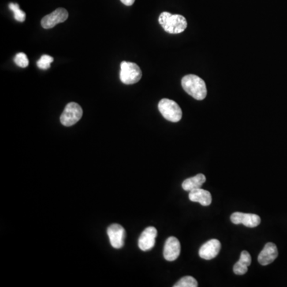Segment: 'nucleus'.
I'll return each mask as SVG.
<instances>
[{"label": "nucleus", "instance_id": "obj_1", "mask_svg": "<svg viewBox=\"0 0 287 287\" xmlns=\"http://www.w3.org/2000/svg\"><path fill=\"white\" fill-rule=\"evenodd\" d=\"M181 85L185 92L195 100L201 101L207 97V86L204 81L196 75H186L182 79Z\"/></svg>", "mask_w": 287, "mask_h": 287}, {"label": "nucleus", "instance_id": "obj_2", "mask_svg": "<svg viewBox=\"0 0 287 287\" xmlns=\"http://www.w3.org/2000/svg\"><path fill=\"white\" fill-rule=\"evenodd\" d=\"M158 21L165 31L172 35L184 32L188 27V23L184 16L172 15L169 12H162Z\"/></svg>", "mask_w": 287, "mask_h": 287}, {"label": "nucleus", "instance_id": "obj_3", "mask_svg": "<svg viewBox=\"0 0 287 287\" xmlns=\"http://www.w3.org/2000/svg\"><path fill=\"white\" fill-rule=\"evenodd\" d=\"M161 115L171 122H178L182 118V109L180 105L172 100L164 98L158 104Z\"/></svg>", "mask_w": 287, "mask_h": 287}, {"label": "nucleus", "instance_id": "obj_4", "mask_svg": "<svg viewBox=\"0 0 287 287\" xmlns=\"http://www.w3.org/2000/svg\"><path fill=\"white\" fill-rule=\"evenodd\" d=\"M142 77L141 69L136 63L122 61L121 63L120 79L125 85L137 83Z\"/></svg>", "mask_w": 287, "mask_h": 287}, {"label": "nucleus", "instance_id": "obj_5", "mask_svg": "<svg viewBox=\"0 0 287 287\" xmlns=\"http://www.w3.org/2000/svg\"><path fill=\"white\" fill-rule=\"evenodd\" d=\"M83 114V110L80 105L76 102H70L65 106L63 113L60 117V121L64 126H72L80 121Z\"/></svg>", "mask_w": 287, "mask_h": 287}, {"label": "nucleus", "instance_id": "obj_6", "mask_svg": "<svg viewBox=\"0 0 287 287\" xmlns=\"http://www.w3.org/2000/svg\"><path fill=\"white\" fill-rule=\"evenodd\" d=\"M69 17V13L65 8H59L45 16L41 21V25L44 29H51L58 23H64Z\"/></svg>", "mask_w": 287, "mask_h": 287}, {"label": "nucleus", "instance_id": "obj_7", "mask_svg": "<svg viewBox=\"0 0 287 287\" xmlns=\"http://www.w3.org/2000/svg\"><path fill=\"white\" fill-rule=\"evenodd\" d=\"M110 244L113 248L120 249L124 246L125 230L120 224H112L107 229Z\"/></svg>", "mask_w": 287, "mask_h": 287}, {"label": "nucleus", "instance_id": "obj_8", "mask_svg": "<svg viewBox=\"0 0 287 287\" xmlns=\"http://www.w3.org/2000/svg\"><path fill=\"white\" fill-rule=\"evenodd\" d=\"M231 220L234 224H243L247 228H255L261 223V218L258 214L251 213L234 212L231 216Z\"/></svg>", "mask_w": 287, "mask_h": 287}, {"label": "nucleus", "instance_id": "obj_9", "mask_svg": "<svg viewBox=\"0 0 287 287\" xmlns=\"http://www.w3.org/2000/svg\"><path fill=\"white\" fill-rule=\"evenodd\" d=\"M157 236V230L154 227L146 228L138 240L139 248L143 251H147L153 248L155 246L156 239Z\"/></svg>", "mask_w": 287, "mask_h": 287}, {"label": "nucleus", "instance_id": "obj_10", "mask_svg": "<svg viewBox=\"0 0 287 287\" xmlns=\"http://www.w3.org/2000/svg\"><path fill=\"white\" fill-rule=\"evenodd\" d=\"M220 249H221V243L218 239H210L202 245L199 249V257L206 260H210L218 255Z\"/></svg>", "mask_w": 287, "mask_h": 287}, {"label": "nucleus", "instance_id": "obj_11", "mask_svg": "<svg viewBox=\"0 0 287 287\" xmlns=\"http://www.w3.org/2000/svg\"><path fill=\"white\" fill-rule=\"evenodd\" d=\"M180 243L176 237L171 236L165 242L164 257L167 261H174L180 256Z\"/></svg>", "mask_w": 287, "mask_h": 287}, {"label": "nucleus", "instance_id": "obj_12", "mask_svg": "<svg viewBox=\"0 0 287 287\" xmlns=\"http://www.w3.org/2000/svg\"><path fill=\"white\" fill-rule=\"evenodd\" d=\"M278 255L277 246L273 243H268L258 255V261L262 266H266L274 262Z\"/></svg>", "mask_w": 287, "mask_h": 287}, {"label": "nucleus", "instance_id": "obj_13", "mask_svg": "<svg viewBox=\"0 0 287 287\" xmlns=\"http://www.w3.org/2000/svg\"><path fill=\"white\" fill-rule=\"evenodd\" d=\"M188 198L191 202L199 203L204 207L209 206L211 203V200H212L210 192L200 188L189 191Z\"/></svg>", "mask_w": 287, "mask_h": 287}, {"label": "nucleus", "instance_id": "obj_14", "mask_svg": "<svg viewBox=\"0 0 287 287\" xmlns=\"http://www.w3.org/2000/svg\"><path fill=\"white\" fill-rule=\"evenodd\" d=\"M251 263V256L247 251H242L239 260L234 265V273L238 275H243L248 270V266Z\"/></svg>", "mask_w": 287, "mask_h": 287}, {"label": "nucleus", "instance_id": "obj_15", "mask_svg": "<svg viewBox=\"0 0 287 287\" xmlns=\"http://www.w3.org/2000/svg\"><path fill=\"white\" fill-rule=\"evenodd\" d=\"M206 181V177L203 174H198L196 176L187 179L182 183V188L184 191H191L202 187L204 182Z\"/></svg>", "mask_w": 287, "mask_h": 287}, {"label": "nucleus", "instance_id": "obj_16", "mask_svg": "<svg viewBox=\"0 0 287 287\" xmlns=\"http://www.w3.org/2000/svg\"><path fill=\"white\" fill-rule=\"evenodd\" d=\"M174 287H197L198 282L195 278L191 276H185L180 278L174 285Z\"/></svg>", "mask_w": 287, "mask_h": 287}, {"label": "nucleus", "instance_id": "obj_17", "mask_svg": "<svg viewBox=\"0 0 287 287\" xmlns=\"http://www.w3.org/2000/svg\"><path fill=\"white\" fill-rule=\"evenodd\" d=\"M9 8L14 12V17L16 20L21 23L25 21L26 13L20 9L19 4L12 3L9 4Z\"/></svg>", "mask_w": 287, "mask_h": 287}, {"label": "nucleus", "instance_id": "obj_18", "mask_svg": "<svg viewBox=\"0 0 287 287\" xmlns=\"http://www.w3.org/2000/svg\"><path fill=\"white\" fill-rule=\"evenodd\" d=\"M54 61V58L50 55H42L40 59L37 61V65L38 68L42 69H48L50 68V64Z\"/></svg>", "mask_w": 287, "mask_h": 287}, {"label": "nucleus", "instance_id": "obj_19", "mask_svg": "<svg viewBox=\"0 0 287 287\" xmlns=\"http://www.w3.org/2000/svg\"><path fill=\"white\" fill-rule=\"evenodd\" d=\"M15 62H16V65H19V67H22V68H26V67L28 66L29 59L27 54H24V53H19V54H16V57H15Z\"/></svg>", "mask_w": 287, "mask_h": 287}, {"label": "nucleus", "instance_id": "obj_20", "mask_svg": "<svg viewBox=\"0 0 287 287\" xmlns=\"http://www.w3.org/2000/svg\"><path fill=\"white\" fill-rule=\"evenodd\" d=\"M121 2L124 4L125 6H132V4L135 2V0H121Z\"/></svg>", "mask_w": 287, "mask_h": 287}]
</instances>
